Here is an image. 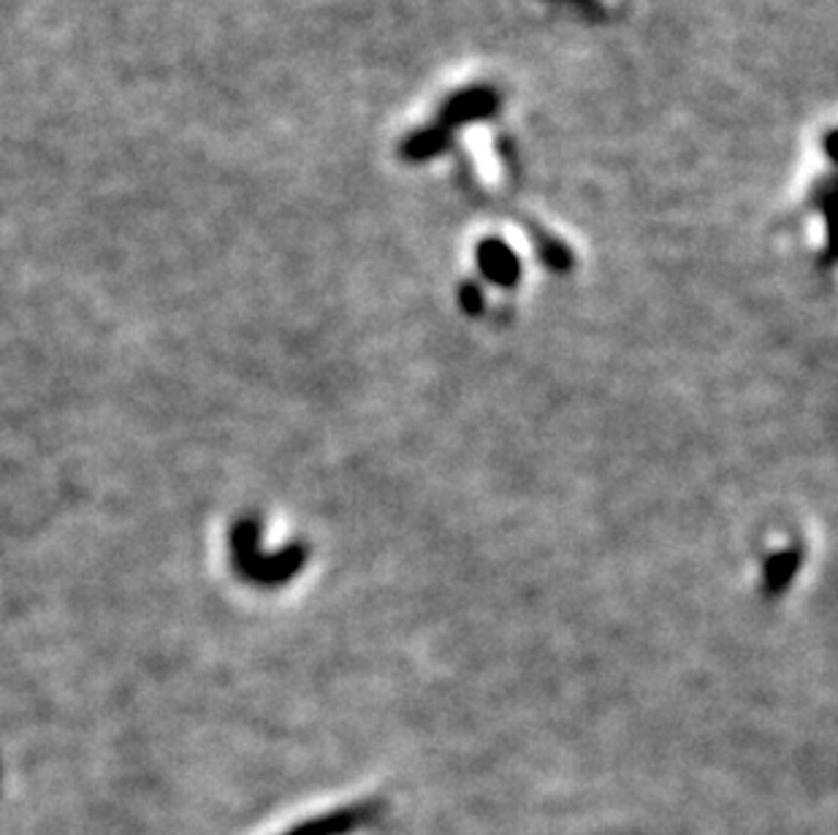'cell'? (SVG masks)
Returning a JSON list of instances; mask_svg holds the SVG:
<instances>
[{"instance_id":"obj_1","label":"cell","mask_w":838,"mask_h":835,"mask_svg":"<svg viewBox=\"0 0 838 835\" xmlns=\"http://www.w3.org/2000/svg\"><path fill=\"white\" fill-rule=\"evenodd\" d=\"M231 556L236 570L253 583H280L302 565V550L288 548L280 556H264L258 548V521H240L231 529Z\"/></svg>"},{"instance_id":"obj_2","label":"cell","mask_w":838,"mask_h":835,"mask_svg":"<svg viewBox=\"0 0 838 835\" xmlns=\"http://www.w3.org/2000/svg\"><path fill=\"white\" fill-rule=\"evenodd\" d=\"M499 109H502V93L494 85H488V82H475V85L459 87L451 96L442 98L440 106H437L435 120L457 133L459 128L494 120Z\"/></svg>"},{"instance_id":"obj_3","label":"cell","mask_w":838,"mask_h":835,"mask_svg":"<svg viewBox=\"0 0 838 835\" xmlns=\"http://www.w3.org/2000/svg\"><path fill=\"white\" fill-rule=\"evenodd\" d=\"M453 144H457V133L435 120L426 122V125H418L415 131L404 133V136L399 138L397 155L404 164L421 166L451 153Z\"/></svg>"},{"instance_id":"obj_4","label":"cell","mask_w":838,"mask_h":835,"mask_svg":"<svg viewBox=\"0 0 838 835\" xmlns=\"http://www.w3.org/2000/svg\"><path fill=\"white\" fill-rule=\"evenodd\" d=\"M481 275L499 288H513L521 277V261L505 239L486 237L475 250Z\"/></svg>"},{"instance_id":"obj_5","label":"cell","mask_w":838,"mask_h":835,"mask_svg":"<svg viewBox=\"0 0 838 835\" xmlns=\"http://www.w3.org/2000/svg\"><path fill=\"white\" fill-rule=\"evenodd\" d=\"M526 233H530L532 244H535L537 255H541L543 264L548 266V271L568 275V271L573 269V253H570V247L562 239L548 233L541 222H526Z\"/></svg>"},{"instance_id":"obj_6","label":"cell","mask_w":838,"mask_h":835,"mask_svg":"<svg viewBox=\"0 0 838 835\" xmlns=\"http://www.w3.org/2000/svg\"><path fill=\"white\" fill-rule=\"evenodd\" d=\"M366 816H369V811L366 809H348V811H340V814H329V816H320V820L307 822V825L296 827V831H291L288 835H345L348 831H353V827L361 825Z\"/></svg>"},{"instance_id":"obj_7","label":"cell","mask_w":838,"mask_h":835,"mask_svg":"<svg viewBox=\"0 0 838 835\" xmlns=\"http://www.w3.org/2000/svg\"><path fill=\"white\" fill-rule=\"evenodd\" d=\"M830 202H834V174H825V177H819L817 182H814L812 196H809V204H812V209L828 211Z\"/></svg>"},{"instance_id":"obj_8","label":"cell","mask_w":838,"mask_h":835,"mask_svg":"<svg viewBox=\"0 0 838 835\" xmlns=\"http://www.w3.org/2000/svg\"><path fill=\"white\" fill-rule=\"evenodd\" d=\"M497 153H499V158H502V164H505V169H508V174H510V171H513V174H519V153H515L513 138L505 136V133H502V136H499V142H497Z\"/></svg>"},{"instance_id":"obj_9","label":"cell","mask_w":838,"mask_h":835,"mask_svg":"<svg viewBox=\"0 0 838 835\" xmlns=\"http://www.w3.org/2000/svg\"><path fill=\"white\" fill-rule=\"evenodd\" d=\"M459 297H462V304H464V310H467V313H473V315L481 313L483 293H481V288L475 286V282H464L462 293H459Z\"/></svg>"},{"instance_id":"obj_10","label":"cell","mask_w":838,"mask_h":835,"mask_svg":"<svg viewBox=\"0 0 838 835\" xmlns=\"http://www.w3.org/2000/svg\"><path fill=\"white\" fill-rule=\"evenodd\" d=\"M823 147H825V158H828L830 164H836V128H830V131L825 133Z\"/></svg>"},{"instance_id":"obj_11","label":"cell","mask_w":838,"mask_h":835,"mask_svg":"<svg viewBox=\"0 0 838 835\" xmlns=\"http://www.w3.org/2000/svg\"><path fill=\"white\" fill-rule=\"evenodd\" d=\"M546 3H575L586 5V9H603V5H597V0H546Z\"/></svg>"}]
</instances>
